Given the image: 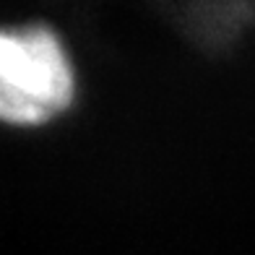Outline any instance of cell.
Listing matches in <instances>:
<instances>
[{
  "mask_svg": "<svg viewBox=\"0 0 255 255\" xmlns=\"http://www.w3.org/2000/svg\"><path fill=\"white\" fill-rule=\"evenodd\" d=\"M73 89L71 57L52 29H0V123H47L68 110Z\"/></svg>",
  "mask_w": 255,
  "mask_h": 255,
  "instance_id": "1",
  "label": "cell"
}]
</instances>
